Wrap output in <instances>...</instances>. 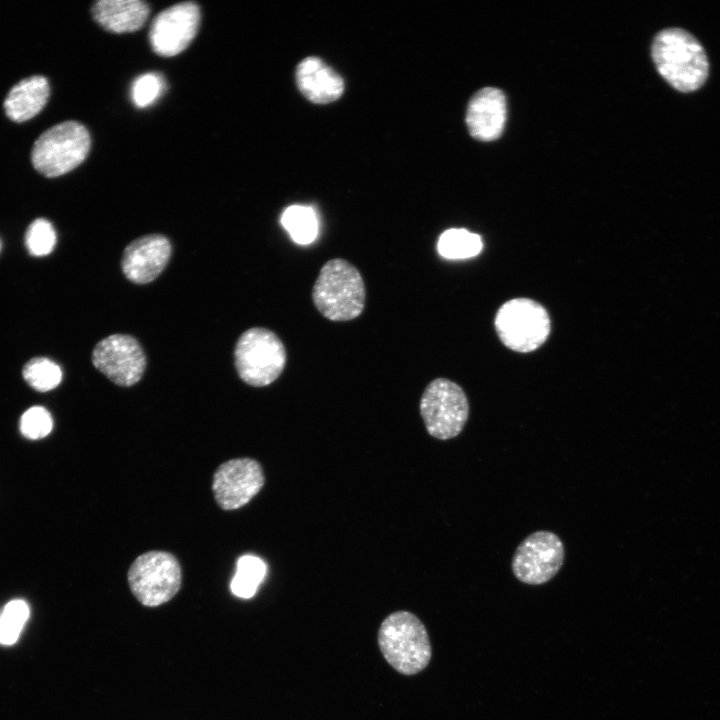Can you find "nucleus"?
<instances>
[{
    "label": "nucleus",
    "instance_id": "obj_24",
    "mask_svg": "<svg viewBox=\"0 0 720 720\" xmlns=\"http://www.w3.org/2000/svg\"><path fill=\"white\" fill-rule=\"evenodd\" d=\"M25 244L31 255H48L56 244L54 227L44 218L34 220L26 231Z\"/></svg>",
    "mask_w": 720,
    "mask_h": 720
},
{
    "label": "nucleus",
    "instance_id": "obj_10",
    "mask_svg": "<svg viewBox=\"0 0 720 720\" xmlns=\"http://www.w3.org/2000/svg\"><path fill=\"white\" fill-rule=\"evenodd\" d=\"M92 363L116 385L129 387L142 378L146 356L139 342L131 335L112 334L95 345Z\"/></svg>",
    "mask_w": 720,
    "mask_h": 720
},
{
    "label": "nucleus",
    "instance_id": "obj_2",
    "mask_svg": "<svg viewBox=\"0 0 720 720\" xmlns=\"http://www.w3.org/2000/svg\"><path fill=\"white\" fill-rule=\"evenodd\" d=\"M312 300L318 312L330 321L357 318L363 312L366 301L361 273L345 259L327 261L314 283Z\"/></svg>",
    "mask_w": 720,
    "mask_h": 720
},
{
    "label": "nucleus",
    "instance_id": "obj_5",
    "mask_svg": "<svg viewBox=\"0 0 720 720\" xmlns=\"http://www.w3.org/2000/svg\"><path fill=\"white\" fill-rule=\"evenodd\" d=\"M91 139L85 126L65 121L44 131L35 141L31 158L37 171L47 177L66 174L87 157Z\"/></svg>",
    "mask_w": 720,
    "mask_h": 720
},
{
    "label": "nucleus",
    "instance_id": "obj_7",
    "mask_svg": "<svg viewBox=\"0 0 720 720\" xmlns=\"http://www.w3.org/2000/svg\"><path fill=\"white\" fill-rule=\"evenodd\" d=\"M127 580L132 594L144 606L156 607L171 600L181 587V567L165 551H148L131 564Z\"/></svg>",
    "mask_w": 720,
    "mask_h": 720
},
{
    "label": "nucleus",
    "instance_id": "obj_19",
    "mask_svg": "<svg viewBox=\"0 0 720 720\" xmlns=\"http://www.w3.org/2000/svg\"><path fill=\"white\" fill-rule=\"evenodd\" d=\"M281 224L288 231L294 242L309 244L318 233V221L311 207L292 205L285 209L281 216Z\"/></svg>",
    "mask_w": 720,
    "mask_h": 720
},
{
    "label": "nucleus",
    "instance_id": "obj_17",
    "mask_svg": "<svg viewBox=\"0 0 720 720\" xmlns=\"http://www.w3.org/2000/svg\"><path fill=\"white\" fill-rule=\"evenodd\" d=\"M49 91L48 81L41 75L22 79L12 87L5 98L6 115L17 122L34 117L45 106Z\"/></svg>",
    "mask_w": 720,
    "mask_h": 720
},
{
    "label": "nucleus",
    "instance_id": "obj_4",
    "mask_svg": "<svg viewBox=\"0 0 720 720\" xmlns=\"http://www.w3.org/2000/svg\"><path fill=\"white\" fill-rule=\"evenodd\" d=\"M286 361L283 342L267 328H250L236 342L235 367L239 377L250 386L263 387L273 383L283 372Z\"/></svg>",
    "mask_w": 720,
    "mask_h": 720
},
{
    "label": "nucleus",
    "instance_id": "obj_23",
    "mask_svg": "<svg viewBox=\"0 0 720 720\" xmlns=\"http://www.w3.org/2000/svg\"><path fill=\"white\" fill-rule=\"evenodd\" d=\"M165 90V81L161 74L148 72L138 76L130 89L131 100L138 108H146L155 103Z\"/></svg>",
    "mask_w": 720,
    "mask_h": 720
},
{
    "label": "nucleus",
    "instance_id": "obj_9",
    "mask_svg": "<svg viewBox=\"0 0 720 720\" xmlns=\"http://www.w3.org/2000/svg\"><path fill=\"white\" fill-rule=\"evenodd\" d=\"M565 550L560 538L550 531H536L516 548L512 558L515 577L529 585L551 580L561 569Z\"/></svg>",
    "mask_w": 720,
    "mask_h": 720
},
{
    "label": "nucleus",
    "instance_id": "obj_3",
    "mask_svg": "<svg viewBox=\"0 0 720 720\" xmlns=\"http://www.w3.org/2000/svg\"><path fill=\"white\" fill-rule=\"evenodd\" d=\"M378 645L385 660L404 675L419 673L431 659L427 630L409 611H396L383 620L378 630Z\"/></svg>",
    "mask_w": 720,
    "mask_h": 720
},
{
    "label": "nucleus",
    "instance_id": "obj_1",
    "mask_svg": "<svg viewBox=\"0 0 720 720\" xmlns=\"http://www.w3.org/2000/svg\"><path fill=\"white\" fill-rule=\"evenodd\" d=\"M651 55L659 74L680 92H694L708 78L709 61L702 44L682 28L658 32L652 42Z\"/></svg>",
    "mask_w": 720,
    "mask_h": 720
},
{
    "label": "nucleus",
    "instance_id": "obj_18",
    "mask_svg": "<svg viewBox=\"0 0 720 720\" xmlns=\"http://www.w3.org/2000/svg\"><path fill=\"white\" fill-rule=\"evenodd\" d=\"M266 574V564L253 555H244L237 561L236 573L231 581L233 595L249 599L253 597Z\"/></svg>",
    "mask_w": 720,
    "mask_h": 720
},
{
    "label": "nucleus",
    "instance_id": "obj_16",
    "mask_svg": "<svg viewBox=\"0 0 720 720\" xmlns=\"http://www.w3.org/2000/svg\"><path fill=\"white\" fill-rule=\"evenodd\" d=\"M91 11L102 28L118 34L139 30L150 14L147 3L140 0H100Z\"/></svg>",
    "mask_w": 720,
    "mask_h": 720
},
{
    "label": "nucleus",
    "instance_id": "obj_20",
    "mask_svg": "<svg viewBox=\"0 0 720 720\" xmlns=\"http://www.w3.org/2000/svg\"><path fill=\"white\" fill-rule=\"evenodd\" d=\"M483 244L478 234L466 229H448L438 240L439 253L448 259H464L476 256L482 250Z\"/></svg>",
    "mask_w": 720,
    "mask_h": 720
},
{
    "label": "nucleus",
    "instance_id": "obj_12",
    "mask_svg": "<svg viewBox=\"0 0 720 720\" xmlns=\"http://www.w3.org/2000/svg\"><path fill=\"white\" fill-rule=\"evenodd\" d=\"M264 483L263 469L258 461L249 457L235 458L216 469L212 490L222 509L235 510L247 504Z\"/></svg>",
    "mask_w": 720,
    "mask_h": 720
},
{
    "label": "nucleus",
    "instance_id": "obj_8",
    "mask_svg": "<svg viewBox=\"0 0 720 720\" xmlns=\"http://www.w3.org/2000/svg\"><path fill=\"white\" fill-rule=\"evenodd\" d=\"M419 407L427 432L439 440L458 436L469 417V402L464 390L442 377L427 385Z\"/></svg>",
    "mask_w": 720,
    "mask_h": 720
},
{
    "label": "nucleus",
    "instance_id": "obj_14",
    "mask_svg": "<svg viewBox=\"0 0 720 720\" xmlns=\"http://www.w3.org/2000/svg\"><path fill=\"white\" fill-rule=\"evenodd\" d=\"M506 121V98L494 87L477 91L470 99L466 113V124L472 137L481 141L497 139Z\"/></svg>",
    "mask_w": 720,
    "mask_h": 720
},
{
    "label": "nucleus",
    "instance_id": "obj_13",
    "mask_svg": "<svg viewBox=\"0 0 720 720\" xmlns=\"http://www.w3.org/2000/svg\"><path fill=\"white\" fill-rule=\"evenodd\" d=\"M172 247L161 234H148L129 243L124 249L121 267L125 277L135 284L155 280L169 262Z\"/></svg>",
    "mask_w": 720,
    "mask_h": 720
},
{
    "label": "nucleus",
    "instance_id": "obj_15",
    "mask_svg": "<svg viewBox=\"0 0 720 720\" xmlns=\"http://www.w3.org/2000/svg\"><path fill=\"white\" fill-rule=\"evenodd\" d=\"M296 81L302 94L314 103H329L343 93L342 78L321 59L310 56L296 69Z\"/></svg>",
    "mask_w": 720,
    "mask_h": 720
},
{
    "label": "nucleus",
    "instance_id": "obj_6",
    "mask_svg": "<svg viewBox=\"0 0 720 720\" xmlns=\"http://www.w3.org/2000/svg\"><path fill=\"white\" fill-rule=\"evenodd\" d=\"M495 328L507 348L527 353L545 343L551 331V321L540 303L529 298H515L498 309Z\"/></svg>",
    "mask_w": 720,
    "mask_h": 720
},
{
    "label": "nucleus",
    "instance_id": "obj_25",
    "mask_svg": "<svg viewBox=\"0 0 720 720\" xmlns=\"http://www.w3.org/2000/svg\"><path fill=\"white\" fill-rule=\"evenodd\" d=\"M53 427L48 410L34 406L26 410L20 418V431L28 439L36 440L47 436Z\"/></svg>",
    "mask_w": 720,
    "mask_h": 720
},
{
    "label": "nucleus",
    "instance_id": "obj_22",
    "mask_svg": "<svg viewBox=\"0 0 720 720\" xmlns=\"http://www.w3.org/2000/svg\"><path fill=\"white\" fill-rule=\"evenodd\" d=\"M30 614L28 604L22 599L8 602L0 616V644H14Z\"/></svg>",
    "mask_w": 720,
    "mask_h": 720
},
{
    "label": "nucleus",
    "instance_id": "obj_11",
    "mask_svg": "<svg viewBox=\"0 0 720 720\" xmlns=\"http://www.w3.org/2000/svg\"><path fill=\"white\" fill-rule=\"evenodd\" d=\"M200 20V9L194 2H181L164 9L150 27L152 50L164 57L180 54L195 38Z\"/></svg>",
    "mask_w": 720,
    "mask_h": 720
},
{
    "label": "nucleus",
    "instance_id": "obj_21",
    "mask_svg": "<svg viewBox=\"0 0 720 720\" xmlns=\"http://www.w3.org/2000/svg\"><path fill=\"white\" fill-rule=\"evenodd\" d=\"M25 381L40 392L56 388L62 380L60 367L47 358L37 357L28 361L23 368Z\"/></svg>",
    "mask_w": 720,
    "mask_h": 720
}]
</instances>
